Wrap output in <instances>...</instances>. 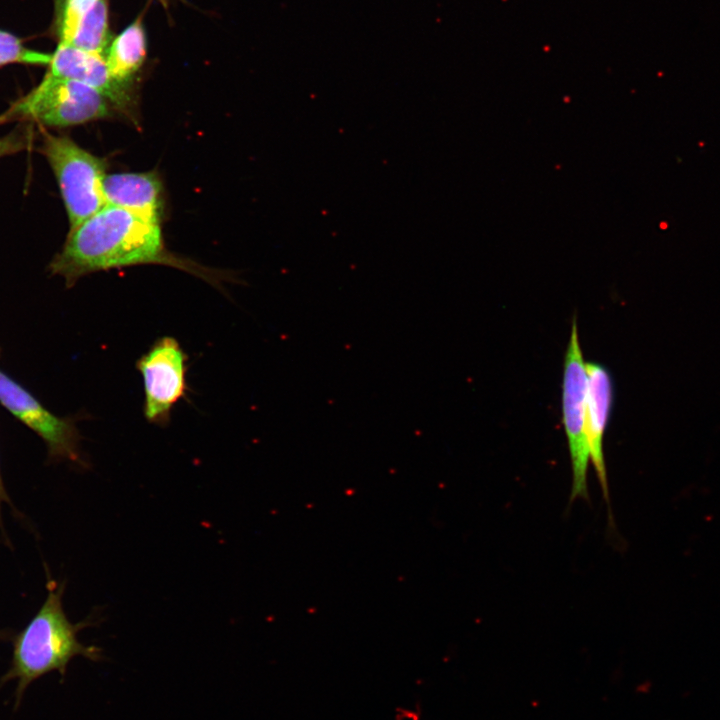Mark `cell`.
I'll return each instance as SVG.
<instances>
[{
	"instance_id": "1",
	"label": "cell",
	"mask_w": 720,
	"mask_h": 720,
	"mask_svg": "<svg viewBox=\"0 0 720 720\" xmlns=\"http://www.w3.org/2000/svg\"><path fill=\"white\" fill-rule=\"evenodd\" d=\"M146 264L189 272L218 289L230 279L225 273L171 253L165 246L160 222L107 204L70 231L50 270L72 287L81 277L94 272Z\"/></svg>"
},
{
	"instance_id": "2",
	"label": "cell",
	"mask_w": 720,
	"mask_h": 720,
	"mask_svg": "<svg viewBox=\"0 0 720 720\" xmlns=\"http://www.w3.org/2000/svg\"><path fill=\"white\" fill-rule=\"evenodd\" d=\"M50 584L45 603L16 637L11 667L2 678L3 682L17 680V702L28 685L42 675L54 670L64 675L75 656L93 661L101 659L99 648L81 644L76 636L89 622H69L61 602L64 586Z\"/></svg>"
},
{
	"instance_id": "3",
	"label": "cell",
	"mask_w": 720,
	"mask_h": 720,
	"mask_svg": "<svg viewBox=\"0 0 720 720\" xmlns=\"http://www.w3.org/2000/svg\"><path fill=\"white\" fill-rule=\"evenodd\" d=\"M42 152L57 178L71 230L106 205L105 160L65 136L44 135Z\"/></svg>"
},
{
	"instance_id": "4",
	"label": "cell",
	"mask_w": 720,
	"mask_h": 720,
	"mask_svg": "<svg viewBox=\"0 0 720 720\" xmlns=\"http://www.w3.org/2000/svg\"><path fill=\"white\" fill-rule=\"evenodd\" d=\"M112 107L110 101L92 87L46 74L7 115L35 120L46 126L67 127L109 117Z\"/></svg>"
},
{
	"instance_id": "5",
	"label": "cell",
	"mask_w": 720,
	"mask_h": 720,
	"mask_svg": "<svg viewBox=\"0 0 720 720\" xmlns=\"http://www.w3.org/2000/svg\"><path fill=\"white\" fill-rule=\"evenodd\" d=\"M562 381V421L567 436L572 487L570 500L588 499L589 447L585 431L587 373L574 317L567 345Z\"/></svg>"
},
{
	"instance_id": "6",
	"label": "cell",
	"mask_w": 720,
	"mask_h": 720,
	"mask_svg": "<svg viewBox=\"0 0 720 720\" xmlns=\"http://www.w3.org/2000/svg\"><path fill=\"white\" fill-rule=\"evenodd\" d=\"M188 356L170 336L158 338L136 361L143 379V414L150 424L165 427L175 405L186 399Z\"/></svg>"
},
{
	"instance_id": "7",
	"label": "cell",
	"mask_w": 720,
	"mask_h": 720,
	"mask_svg": "<svg viewBox=\"0 0 720 720\" xmlns=\"http://www.w3.org/2000/svg\"><path fill=\"white\" fill-rule=\"evenodd\" d=\"M0 403L45 441L51 457L75 462L81 460L80 434L73 420L52 414L1 371Z\"/></svg>"
},
{
	"instance_id": "8",
	"label": "cell",
	"mask_w": 720,
	"mask_h": 720,
	"mask_svg": "<svg viewBox=\"0 0 720 720\" xmlns=\"http://www.w3.org/2000/svg\"><path fill=\"white\" fill-rule=\"evenodd\" d=\"M48 66L47 74L92 87L120 111L128 113L134 105L128 85L112 77L103 55L59 43L55 52L51 54Z\"/></svg>"
},
{
	"instance_id": "9",
	"label": "cell",
	"mask_w": 720,
	"mask_h": 720,
	"mask_svg": "<svg viewBox=\"0 0 720 720\" xmlns=\"http://www.w3.org/2000/svg\"><path fill=\"white\" fill-rule=\"evenodd\" d=\"M587 389L585 431L590 458L601 485L603 497L610 508L609 485L605 465L603 440L608 426L613 398V380L601 363L586 362Z\"/></svg>"
},
{
	"instance_id": "10",
	"label": "cell",
	"mask_w": 720,
	"mask_h": 720,
	"mask_svg": "<svg viewBox=\"0 0 720 720\" xmlns=\"http://www.w3.org/2000/svg\"><path fill=\"white\" fill-rule=\"evenodd\" d=\"M103 190L107 205L161 223L162 184L155 171L106 174Z\"/></svg>"
},
{
	"instance_id": "11",
	"label": "cell",
	"mask_w": 720,
	"mask_h": 720,
	"mask_svg": "<svg viewBox=\"0 0 720 720\" xmlns=\"http://www.w3.org/2000/svg\"><path fill=\"white\" fill-rule=\"evenodd\" d=\"M146 57V35L139 17L115 37L105 54L112 77L128 85L139 71Z\"/></svg>"
},
{
	"instance_id": "12",
	"label": "cell",
	"mask_w": 720,
	"mask_h": 720,
	"mask_svg": "<svg viewBox=\"0 0 720 720\" xmlns=\"http://www.w3.org/2000/svg\"><path fill=\"white\" fill-rule=\"evenodd\" d=\"M110 39L108 1L98 0L80 18L68 39L60 43L105 57Z\"/></svg>"
},
{
	"instance_id": "13",
	"label": "cell",
	"mask_w": 720,
	"mask_h": 720,
	"mask_svg": "<svg viewBox=\"0 0 720 720\" xmlns=\"http://www.w3.org/2000/svg\"><path fill=\"white\" fill-rule=\"evenodd\" d=\"M51 54L31 50L15 35L0 30V66L11 63L48 65Z\"/></svg>"
},
{
	"instance_id": "14",
	"label": "cell",
	"mask_w": 720,
	"mask_h": 720,
	"mask_svg": "<svg viewBox=\"0 0 720 720\" xmlns=\"http://www.w3.org/2000/svg\"><path fill=\"white\" fill-rule=\"evenodd\" d=\"M98 0H64L59 17L60 42L68 39L80 18L91 9Z\"/></svg>"
},
{
	"instance_id": "15",
	"label": "cell",
	"mask_w": 720,
	"mask_h": 720,
	"mask_svg": "<svg viewBox=\"0 0 720 720\" xmlns=\"http://www.w3.org/2000/svg\"><path fill=\"white\" fill-rule=\"evenodd\" d=\"M3 501L8 502V501H9V498H8L6 492H5V489H4V486H3V483H2V479H1V475H0V509H1V503H2Z\"/></svg>"
},
{
	"instance_id": "16",
	"label": "cell",
	"mask_w": 720,
	"mask_h": 720,
	"mask_svg": "<svg viewBox=\"0 0 720 720\" xmlns=\"http://www.w3.org/2000/svg\"><path fill=\"white\" fill-rule=\"evenodd\" d=\"M5 638V635L3 633H0V639Z\"/></svg>"
}]
</instances>
